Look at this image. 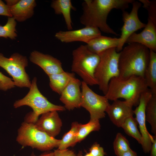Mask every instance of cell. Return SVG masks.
Wrapping results in <instances>:
<instances>
[{"label": "cell", "instance_id": "19", "mask_svg": "<svg viewBox=\"0 0 156 156\" xmlns=\"http://www.w3.org/2000/svg\"><path fill=\"white\" fill-rule=\"evenodd\" d=\"M119 38L99 36L89 41L86 45L92 52L99 55L109 49L116 48L119 42Z\"/></svg>", "mask_w": 156, "mask_h": 156}, {"label": "cell", "instance_id": "29", "mask_svg": "<svg viewBox=\"0 0 156 156\" xmlns=\"http://www.w3.org/2000/svg\"><path fill=\"white\" fill-rule=\"evenodd\" d=\"M143 4V7L147 10L148 18L156 25V0H139Z\"/></svg>", "mask_w": 156, "mask_h": 156}, {"label": "cell", "instance_id": "32", "mask_svg": "<svg viewBox=\"0 0 156 156\" xmlns=\"http://www.w3.org/2000/svg\"><path fill=\"white\" fill-rule=\"evenodd\" d=\"M53 153V156H77L73 151L68 148L62 150L58 149L55 150Z\"/></svg>", "mask_w": 156, "mask_h": 156}, {"label": "cell", "instance_id": "2", "mask_svg": "<svg viewBox=\"0 0 156 156\" xmlns=\"http://www.w3.org/2000/svg\"><path fill=\"white\" fill-rule=\"evenodd\" d=\"M118 77L125 79L133 76L144 77L149 59V50L141 44L131 43L119 52Z\"/></svg>", "mask_w": 156, "mask_h": 156}, {"label": "cell", "instance_id": "33", "mask_svg": "<svg viewBox=\"0 0 156 156\" xmlns=\"http://www.w3.org/2000/svg\"><path fill=\"white\" fill-rule=\"evenodd\" d=\"M0 15L12 17L10 14V7L0 0Z\"/></svg>", "mask_w": 156, "mask_h": 156}, {"label": "cell", "instance_id": "11", "mask_svg": "<svg viewBox=\"0 0 156 156\" xmlns=\"http://www.w3.org/2000/svg\"><path fill=\"white\" fill-rule=\"evenodd\" d=\"M153 95L149 89L143 93L140 98L138 105L133 110L135 118L139 125L141 134L142 142V145L143 150L145 153H149L151 148L152 142L156 135L153 136L151 135L147 130L146 124L145 109L146 104Z\"/></svg>", "mask_w": 156, "mask_h": 156}, {"label": "cell", "instance_id": "17", "mask_svg": "<svg viewBox=\"0 0 156 156\" xmlns=\"http://www.w3.org/2000/svg\"><path fill=\"white\" fill-rule=\"evenodd\" d=\"M29 59L33 63L40 67L48 76L64 71L60 60L49 54L34 51L31 53Z\"/></svg>", "mask_w": 156, "mask_h": 156}, {"label": "cell", "instance_id": "27", "mask_svg": "<svg viewBox=\"0 0 156 156\" xmlns=\"http://www.w3.org/2000/svg\"><path fill=\"white\" fill-rule=\"evenodd\" d=\"M16 22L13 17H9L6 23L3 26L0 25V37L13 40L17 36L16 27Z\"/></svg>", "mask_w": 156, "mask_h": 156}, {"label": "cell", "instance_id": "12", "mask_svg": "<svg viewBox=\"0 0 156 156\" xmlns=\"http://www.w3.org/2000/svg\"><path fill=\"white\" fill-rule=\"evenodd\" d=\"M101 35V31L98 28L85 27L75 30L60 31L55 33V36L63 43L79 41L87 43L92 39Z\"/></svg>", "mask_w": 156, "mask_h": 156}, {"label": "cell", "instance_id": "13", "mask_svg": "<svg viewBox=\"0 0 156 156\" xmlns=\"http://www.w3.org/2000/svg\"><path fill=\"white\" fill-rule=\"evenodd\" d=\"M81 85V81L75 77L63 90L60 99L64 104L65 109L70 110L81 107V92L80 87Z\"/></svg>", "mask_w": 156, "mask_h": 156}, {"label": "cell", "instance_id": "26", "mask_svg": "<svg viewBox=\"0 0 156 156\" xmlns=\"http://www.w3.org/2000/svg\"><path fill=\"white\" fill-rule=\"evenodd\" d=\"M99 121L90 120L87 124H79L77 136V143L80 142L84 139L91 132L99 131L100 129Z\"/></svg>", "mask_w": 156, "mask_h": 156}, {"label": "cell", "instance_id": "1", "mask_svg": "<svg viewBox=\"0 0 156 156\" xmlns=\"http://www.w3.org/2000/svg\"><path fill=\"white\" fill-rule=\"evenodd\" d=\"M133 0H85L82 3V14L80 22L85 27L98 28L108 34L118 35L107 23V16L113 9L122 11L129 7Z\"/></svg>", "mask_w": 156, "mask_h": 156}, {"label": "cell", "instance_id": "7", "mask_svg": "<svg viewBox=\"0 0 156 156\" xmlns=\"http://www.w3.org/2000/svg\"><path fill=\"white\" fill-rule=\"evenodd\" d=\"M99 55L100 60L94 75L100 90L105 95L110 80L113 78L119 77V53L117 51L116 48H112Z\"/></svg>", "mask_w": 156, "mask_h": 156}, {"label": "cell", "instance_id": "15", "mask_svg": "<svg viewBox=\"0 0 156 156\" xmlns=\"http://www.w3.org/2000/svg\"><path fill=\"white\" fill-rule=\"evenodd\" d=\"M141 44L149 50L156 51V25L148 18L147 23L140 33H134L127 39L126 43Z\"/></svg>", "mask_w": 156, "mask_h": 156}, {"label": "cell", "instance_id": "16", "mask_svg": "<svg viewBox=\"0 0 156 156\" xmlns=\"http://www.w3.org/2000/svg\"><path fill=\"white\" fill-rule=\"evenodd\" d=\"M34 124L38 129L55 138L60 133L62 123L57 112L54 111L42 114Z\"/></svg>", "mask_w": 156, "mask_h": 156}, {"label": "cell", "instance_id": "14", "mask_svg": "<svg viewBox=\"0 0 156 156\" xmlns=\"http://www.w3.org/2000/svg\"><path fill=\"white\" fill-rule=\"evenodd\" d=\"M133 106V104L130 102L117 99L109 105L106 112L115 125L121 127L127 118L134 114Z\"/></svg>", "mask_w": 156, "mask_h": 156}, {"label": "cell", "instance_id": "35", "mask_svg": "<svg viewBox=\"0 0 156 156\" xmlns=\"http://www.w3.org/2000/svg\"><path fill=\"white\" fill-rule=\"evenodd\" d=\"M120 156H138L136 152L130 149L122 154Z\"/></svg>", "mask_w": 156, "mask_h": 156}, {"label": "cell", "instance_id": "31", "mask_svg": "<svg viewBox=\"0 0 156 156\" xmlns=\"http://www.w3.org/2000/svg\"><path fill=\"white\" fill-rule=\"evenodd\" d=\"M89 153L91 156H105L106 155L103 148L97 143H94L91 146Z\"/></svg>", "mask_w": 156, "mask_h": 156}, {"label": "cell", "instance_id": "28", "mask_svg": "<svg viewBox=\"0 0 156 156\" xmlns=\"http://www.w3.org/2000/svg\"><path fill=\"white\" fill-rule=\"evenodd\" d=\"M115 154L120 156L122 154L131 149L128 140L121 133H117L113 143Z\"/></svg>", "mask_w": 156, "mask_h": 156}, {"label": "cell", "instance_id": "10", "mask_svg": "<svg viewBox=\"0 0 156 156\" xmlns=\"http://www.w3.org/2000/svg\"><path fill=\"white\" fill-rule=\"evenodd\" d=\"M132 8L130 13L122 11V18L123 25L120 29L121 35L119 45L116 50L119 52L129 37L136 31L144 28L146 24L142 22L139 18L138 12L142 5L139 1H135L132 3Z\"/></svg>", "mask_w": 156, "mask_h": 156}, {"label": "cell", "instance_id": "18", "mask_svg": "<svg viewBox=\"0 0 156 156\" xmlns=\"http://www.w3.org/2000/svg\"><path fill=\"white\" fill-rule=\"evenodd\" d=\"M36 6L34 0H21L14 5L10 7L12 17L19 22H23L31 17L34 14Z\"/></svg>", "mask_w": 156, "mask_h": 156}, {"label": "cell", "instance_id": "4", "mask_svg": "<svg viewBox=\"0 0 156 156\" xmlns=\"http://www.w3.org/2000/svg\"><path fill=\"white\" fill-rule=\"evenodd\" d=\"M25 105L30 107L33 110L26 115L25 121L34 124L39 116L44 113L54 111H63L66 109L64 106L51 103L41 93L38 88L36 77L32 80L27 94L23 98L16 101L13 105L16 108Z\"/></svg>", "mask_w": 156, "mask_h": 156}, {"label": "cell", "instance_id": "21", "mask_svg": "<svg viewBox=\"0 0 156 156\" xmlns=\"http://www.w3.org/2000/svg\"><path fill=\"white\" fill-rule=\"evenodd\" d=\"M49 86L52 90L60 95L71 80L75 77L74 73L63 72L48 75Z\"/></svg>", "mask_w": 156, "mask_h": 156}, {"label": "cell", "instance_id": "9", "mask_svg": "<svg viewBox=\"0 0 156 156\" xmlns=\"http://www.w3.org/2000/svg\"><path fill=\"white\" fill-rule=\"evenodd\" d=\"M81 107L89 112L90 120H99L104 118L106 110L110 104L104 95H99L94 92L83 81H81Z\"/></svg>", "mask_w": 156, "mask_h": 156}, {"label": "cell", "instance_id": "20", "mask_svg": "<svg viewBox=\"0 0 156 156\" xmlns=\"http://www.w3.org/2000/svg\"><path fill=\"white\" fill-rule=\"evenodd\" d=\"M51 7L56 14L63 15L68 29L71 30L73 28L71 11L75 9V8L73 5L71 0H53L51 3Z\"/></svg>", "mask_w": 156, "mask_h": 156}, {"label": "cell", "instance_id": "34", "mask_svg": "<svg viewBox=\"0 0 156 156\" xmlns=\"http://www.w3.org/2000/svg\"><path fill=\"white\" fill-rule=\"evenodd\" d=\"M150 156H156V137L152 142L150 150Z\"/></svg>", "mask_w": 156, "mask_h": 156}, {"label": "cell", "instance_id": "8", "mask_svg": "<svg viewBox=\"0 0 156 156\" xmlns=\"http://www.w3.org/2000/svg\"><path fill=\"white\" fill-rule=\"evenodd\" d=\"M28 64L27 57L18 53H13L9 58L0 53V66L12 77L15 86L30 88L31 83L25 70Z\"/></svg>", "mask_w": 156, "mask_h": 156}, {"label": "cell", "instance_id": "36", "mask_svg": "<svg viewBox=\"0 0 156 156\" xmlns=\"http://www.w3.org/2000/svg\"><path fill=\"white\" fill-rule=\"evenodd\" d=\"M6 2V4L9 6H13L16 4L19 0H5Z\"/></svg>", "mask_w": 156, "mask_h": 156}, {"label": "cell", "instance_id": "25", "mask_svg": "<svg viewBox=\"0 0 156 156\" xmlns=\"http://www.w3.org/2000/svg\"><path fill=\"white\" fill-rule=\"evenodd\" d=\"M146 120L151 126V132L156 135V94H153L145 109Z\"/></svg>", "mask_w": 156, "mask_h": 156}, {"label": "cell", "instance_id": "6", "mask_svg": "<svg viewBox=\"0 0 156 156\" xmlns=\"http://www.w3.org/2000/svg\"><path fill=\"white\" fill-rule=\"evenodd\" d=\"M60 140L40 130L34 124L25 121L18 129L16 138V141L23 146H30L42 151L58 147Z\"/></svg>", "mask_w": 156, "mask_h": 156}, {"label": "cell", "instance_id": "38", "mask_svg": "<svg viewBox=\"0 0 156 156\" xmlns=\"http://www.w3.org/2000/svg\"><path fill=\"white\" fill-rule=\"evenodd\" d=\"M83 156H91L89 153H86V154Z\"/></svg>", "mask_w": 156, "mask_h": 156}, {"label": "cell", "instance_id": "37", "mask_svg": "<svg viewBox=\"0 0 156 156\" xmlns=\"http://www.w3.org/2000/svg\"><path fill=\"white\" fill-rule=\"evenodd\" d=\"M31 156H53V152H49L43 154L38 156L33 155Z\"/></svg>", "mask_w": 156, "mask_h": 156}, {"label": "cell", "instance_id": "24", "mask_svg": "<svg viewBox=\"0 0 156 156\" xmlns=\"http://www.w3.org/2000/svg\"><path fill=\"white\" fill-rule=\"evenodd\" d=\"M138 122L133 116L127 118L121 127L128 135L135 138L139 144H142V138L141 134L138 128Z\"/></svg>", "mask_w": 156, "mask_h": 156}, {"label": "cell", "instance_id": "22", "mask_svg": "<svg viewBox=\"0 0 156 156\" xmlns=\"http://www.w3.org/2000/svg\"><path fill=\"white\" fill-rule=\"evenodd\" d=\"M149 59L144 77L153 94H156V53L150 50Z\"/></svg>", "mask_w": 156, "mask_h": 156}, {"label": "cell", "instance_id": "3", "mask_svg": "<svg viewBox=\"0 0 156 156\" xmlns=\"http://www.w3.org/2000/svg\"><path fill=\"white\" fill-rule=\"evenodd\" d=\"M148 89L144 77L133 76L122 79L117 77L110 80L105 96L108 100L122 98L137 106L141 94Z\"/></svg>", "mask_w": 156, "mask_h": 156}, {"label": "cell", "instance_id": "30", "mask_svg": "<svg viewBox=\"0 0 156 156\" xmlns=\"http://www.w3.org/2000/svg\"><path fill=\"white\" fill-rule=\"evenodd\" d=\"M15 86L14 82L11 79L0 72V90L5 91Z\"/></svg>", "mask_w": 156, "mask_h": 156}, {"label": "cell", "instance_id": "5", "mask_svg": "<svg viewBox=\"0 0 156 156\" xmlns=\"http://www.w3.org/2000/svg\"><path fill=\"white\" fill-rule=\"evenodd\" d=\"M72 56V71L88 85H97L94 74L100 61L99 55L90 51L86 45H81L73 51Z\"/></svg>", "mask_w": 156, "mask_h": 156}, {"label": "cell", "instance_id": "23", "mask_svg": "<svg viewBox=\"0 0 156 156\" xmlns=\"http://www.w3.org/2000/svg\"><path fill=\"white\" fill-rule=\"evenodd\" d=\"M79 124L77 122H73L70 129L65 133L60 141L58 149L62 150L73 146L77 143V136Z\"/></svg>", "mask_w": 156, "mask_h": 156}]
</instances>
